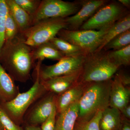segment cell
I'll return each instance as SVG.
<instances>
[{
    "label": "cell",
    "mask_w": 130,
    "mask_h": 130,
    "mask_svg": "<svg viewBox=\"0 0 130 130\" xmlns=\"http://www.w3.org/2000/svg\"><path fill=\"white\" fill-rule=\"evenodd\" d=\"M86 55L64 56L58 63L50 66L41 65L39 71L41 81L73 74L82 70Z\"/></svg>",
    "instance_id": "obj_9"
},
{
    "label": "cell",
    "mask_w": 130,
    "mask_h": 130,
    "mask_svg": "<svg viewBox=\"0 0 130 130\" xmlns=\"http://www.w3.org/2000/svg\"><path fill=\"white\" fill-rule=\"evenodd\" d=\"M129 30H130V13H128L109 28L103 36L100 46L95 52L102 51L109 41L122 32Z\"/></svg>",
    "instance_id": "obj_19"
},
{
    "label": "cell",
    "mask_w": 130,
    "mask_h": 130,
    "mask_svg": "<svg viewBox=\"0 0 130 130\" xmlns=\"http://www.w3.org/2000/svg\"><path fill=\"white\" fill-rule=\"evenodd\" d=\"M121 112L125 118H126L130 119V105H127V106L124 107L123 109L121 110Z\"/></svg>",
    "instance_id": "obj_31"
},
{
    "label": "cell",
    "mask_w": 130,
    "mask_h": 130,
    "mask_svg": "<svg viewBox=\"0 0 130 130\" xmlns=\"http://www.w3.org/2000/svg\"><path fill=\"white\" fill-rule=\"evenodd\" d=\"M121 130H130L129 124L127 122H125L121 126Z\"/></svg>",
    "instance_id": "obj_34"
},
{
    "label": "cell",
    "mask_w": 130,
    "mask_h": 130,
    "mask_svg": "<svg viewBox=\"0 0 130 130\" xmlns=\"http://www.w3.org/2000/svg\"><path fill=\"white\" fill-rule=\"evenodd\" d=\"M130 44V30H129L122 32L109 41L102 50L107 51L118 50Z\"/></svg>",
    "instance_id": "obj_22"
},
{
    "label": "cell",
    "mask_w": 130,
    "mask_h": 130,
    "mask_svg": "<svg viewBox=\"0 0 130 130\" xmlns=\"http://www.w3.org/2000/svg\"><path fill=\"white\" fill-rule=\"evenodd\" d=\"M85 86L86 84L78 82L65 92L56 95L55 106L57 115L73 103L79 101Z\"/></svg>",
    "instance_id": "obj_14"
},
{
    "label": "cell",
    "mask_w": 130,
    "mask_h": 130,
    "mask_svg": "<svg viewBox=\"0 0 130 130\" xmlns=\"http://www.w3.org/2000/svg\"><path fill=\"white\" fill-rule=\"evenodd\" d=\"M120 112L119 109L108 107L103 110L100 120L101 130H117L120 127Z\"/></svg>",
    "instance_id": "obj_20"
},
{
    "label": "cell",
    "mask_w": 130,
    "mask_h": 130,
    "mask_svg": "<svg viewBox=\"0 0 130 130\" xmlns=\"http://www.w3.org/2000/svg\"><path fill=\"white\" fill-rule=\"evenodd\" d=\"M8 12L5 0H0V51L5 42V22Z\"/></svg>",
    "instance_id": "obj_28"
},
{
    "label": "cell",
    "mask_w": 130,
    "mask_h": 130,
    "mask_svg": "<svg viewBox=\"0 0 130 130\" xmlns=\"http://www.w3.org/2000/svg\"><path fill=\"white\" fill-rule=\"evenodd\" d=\"M35 62L32 48L19 35L5 42L0 51V63L14 81L25 83L30 79Z\"/></svg>",
    "instance_id": "obj_1"
},
{
    "label": "cell",
    "mask_w": 130,
    "mask_h": 130,
    "mask_svg": "<svg viewBox=\"0 0 130 130\" xmlns=\"http://www.w3.org/2000/svg\"></svg>",
    "instance_id": "obj_35"
},
{
    "label": "cell",
    "mask_w": 130,
    "mask_h": 130,
    "mask_svg": "<svg viewBox=\"0 0 130 130\" xmlns=\"http://www.w3.org/2000/svg\"><path fill=\"white\" fill-rule=\"evenodd\" d=\"M42 63V61H38L35 68V83L29 90L20 93L9 101L0 102V107L18 125H23L24 117L30 107L47 92L41 84L39 77Z\"/></svg>",
    "instance_id": "obj_2"
},
{
    "label": "cell",
    "mask_w": 130,
    "mask_h": 130,
    "mask_svg": "<svg viewBox=\"0 0 130 130\" xmlns=\"http://www.w3.org/2000/svg\"><path fill=\"white\" fill-rule=\"evenodd\" d=\"M81 6L79 2L42 0L35 14L30 17L31 26L47 19L67 18L76 13Z\"/></svg>",
    "instance_id": "obj_7"
},
{
    "label": "cell",
    "mask_w": 130,
    "mask_h": 130,
    "mask_svg": "<svg viewBox=\"0 0 130 130\" xmlns=\"http://www.w3.org/2000/svg\"><path fill=\"white\" fill-rule=\"evenodd\" d=\"M102 111L97 112L89 119H78L75 123L74 130H101L100 122Z\"/></svg>",
    "instance_id": "obj_24"
},
{
    "label": "cell",
    "mask_w": 130,
    "mask_h": 130,
    "mask_svg": "<svg viewBox=\"0 0 130 130\" xmlns=\"http://www.w3.org/2000/svg\"><path fill=\"white\" fill-rule=\"evenodd\" d=\"M30 17L33 15L40 6L41 0H13Z\"/></svg>",
    "instance_id": "obj_27"
},
{
    "label": "cell",
    "mask_w": 130,
    "mask_h": 130,
    "mask_svg": "<svg viewBox=\"0 0 130 130\" xmlns=\"http://www.w3.org/2000/svg\"><path fill=\"white\" fill-rule=\"evenodd\" d=\"M56 96L53 93L47 92L40 98L26 113L24 125H41L51 114L55 105Z\"/></svg>",
    "instance_id": "obj_10"
},
{
    "label": "cell",
    "mask_w": 130,
    "mask_h": 130,
    "mask_svg": "<svg viewBox=\"0 0 130 130\" xmlns=\"http://www.w3.org/2000/svg\"><path fill=\"white\" fill-rule=\"evenodd\" d=\"M24 130H41L39 126H32L25 125Z\"/></svg>",
    "instance_id": "obj_32"
},
{
    "label": "cell",
    "mask_w": 130,
    "mask_h": 130,
    "mask_svg": "<svg viewBox=\"0 0 130 130\" xmlns=\"http://www.w3.org/2000/svg\"><path fill=\"white\" fill-rule=\"evenodd\" d=\"M130 91L122 83L117 74L112 80L109 97V106L120 111L128 105Z\"/></svg>",
    "instance_id": "obj_13"
},
{
    "label": "cell",
    "mask_w": 130,
    "mask_h": 130,
    "mask_svg": "<svg viewBox=\"0 0 130 130\" xmlns=\"http://www.w3.org/2000/svg\"><path fill=\"white\" fill-rule=\"evenodd\" d=\"M120 67L102 50L87 55L85 56L79 79L87 84L110 80Z\"/></svg>",
    "instance_id": "obj_4"
},
{
    "label": "cell",
    "mask_w": 130,
    "mask_h": 130,
    "mask_svg": "<svg viewBox=\"0 0 130 130\" xmlns=\"http://www.w3.org/2000/svg\"><path fill=\"white\" fill-rule=\"evenodd\" d=\"M57 115L55 105L48 118L41 125V130H54Z\"/></svg>",
    "instance_id": "obj_29"
},
{
    "label": "cell",
    "mask_w": 130,
    "mask_h": 130,
    "mask_svg": "<svg viewBox=\"0 0 130 130\" xmlns=\"http://www.w3.org/2000/svg\"><path fill=\"white\" fill-rule=\"evenodd\" d=\"M111 26L98 30L63 29L57 36L58 37L79 47L88 55L96 51L103 36Z\"/></svg>",
    "instance_id": "obj_6"
},
{
    "label": "cell",
    "mask_w": 130,
    "mask_h": 130,
    "mask_svg": "<svg viewBox=\"0 0 130 130\" xmlns=\"http://www.w3.org/2000/svg\"><path fill=\"white\" fill-rule=\"evenodd\" d=\"M112 80L87 83L78 101V119H89L109 106Z\"/></svg>",
    "instance_id": "obj_3"
},
{
    "label": "cell",
    "mask_w": 130,
    "mask_h": 130,
    "mask_svg": "<svg viewBox=\"0 0 130 130\" xmlns=\"http://www.w3.org/2000/svg\"><path fill=\"white\" fill-rule=\"evenodd\" d=\"M68 27L66 18L47 19L30 26L19 35L26 44L33 48L50 41L56 37L60 31L67 29Z\"/></svg>",
    "instance_id": "obj_5"
},
{
    "label": "cell",
    "mask_w": 130,
    "mask_h": 130,
    "mask_svg": "<svg viewBox=\"0 0 130 130\" xmlns=\"http://www.w3.org/2000/svg\"><path fill=\"white\" fill-rule=\"evenodd\" d=\"M118 1L120 3H121V5H123L125 7H130V0H118Z\"/></svg>",
    "instance_id": "obj_33"
},
{
    "label": "cell",
    "mask_w": 130,
    "mask_h": 130,
    "mask_svg": "<svg viewBox=\"0 0 130 130\" xmlns=\"http://www.w3.org/2000/svg\"><path fill=\"white\" fill-rule=\"evenodd\" d=\"M126 11L118 2L107 3L81 26L80 30H100L109 27L126 15Z\"/></svg>",
    "instance_id": "obj_8"
},
{
    "label": "cell",
    "mask_w": 130,
    "mask_h": 130,
    "mask_svg": "<svg viewBox=\"0 0 130 130\" xmlns=\"http://www.w3.org/2000/svg\"><path fill=\"white\" fill-rule=\"evenodd\" d=\"M0 130H24L21 126L16 124L0 107Z\"/></svg>",
    "instance_id": "obj_26"
},
{
    "label": "cell",
    "mask_w": 130,
    "mask_h": 130,
    "mask_svg": "<svg viewBox=\"0 0 130 130\" xmlns=\"http://www.w3.org/2000/svg\"><path fill=\"white\" fill-rule=\"evenodd\" d=\"M109 58L119 66H128L130 64V44L117 50L107 51Z\"/></svg>",
    "instance_id": "obj_23"
},
{
    "label": "cell",
    "mask_w": 130,
    "mask_h": 130,
    "mask_svg": "<svg viewBox=\"0 0 130 130\" xmlns=\"http://www.w3.org/2000/svg\"><path fill=\"white\" fill-rule=\"evenodd\" d=\"M19 93L18 86L0 63V102L9 101Z\"/></svg>",
    "instance_id": "obj_16"
},
{
    "label": "cell",
    "mask_w": 130,
    "mask_h": 130,
    "mask_svg": "<svg viewBox=\"0 0 130 130\" xmlns=\"http://www.w3.org/2000/svg\"><path fill=\"white\" fill-rule=\"evenodd\" d=\"M33 59L42 61L44 59L59 60L65 55L50 42L32 48Z\"/></svg>",
    "instance_id": "obj_18"
},
{
    "label": "cell",
    "mask_w": 130,
    "mask_h": 130,
    "mask_svg": "<svg viewBox=\"0 0 130 130\" xmlns=\"http://www.w3.org/2000/svg\"><path fill=\"white\" fill-rule=\"evenodd\" d=\"M8 11L11 15L18 26L19 33L31 26V18L13 0H5Z\"/></svg>",
    "instance_id": "obj_17"
},
{
    "label": "cell",
    "mask_w": 130,
    "mask_h": 130,
    "mask_svg": "<svg viewBox=\"0 0 130 130\" xmlns=\"http://www.w3.org/2000/svg\"><path fill=\"white\" fill-rule=\"evenodd\" d=\"M81 73L80 71L65 76L52 78L44 81L41 84L47 92L57 95L60 94L78 83Z\"/></svg>",
    "instance_id": "obj_12"
},
{
    "label": "cell",
    "mask_w": 130,
    "mask_h": 130,
    "mask_svg": "<svg viewBox=\"0 0 130 130\" xmlns=\"http://www.w3.org/2000/svg\"><path fill=\"white\" fill-rule=\"evenodd\" d=\"M19 34L18 26L11 15L8 11L5 22V42L13 40Z\"/></svg>",
    "instance_id": "obj_25"
},
{
    "label": "cell",
    "mask_w": 130,
    "mask_h": 130,
    "mask_svg": "<svg viewBox=\"0 0 130 130\" xmlns=\"http://www.w3.org/2000/svg\"><path fill=\"white\" fill-rule=\"evenodd\" d=\"M78 101L74 103L58 114L54 130H74L78 117Z\"/></svg>",
    "instance_id": "obj_15"
},
{
    "label": "cell",
    "mask_w": 130,
    "mask_h": 130,
    "mask_svg": "<svg viewBox=\"0 0 130 130\" xmlns=\"http://www.w3.org/2000/svg\"><path fill=\"white\" fill-rule=\"evenodd\" d=\"M120 79L122 83L126 86V85H129L130 83V77L128 75L123 73L117 74Z\"/></svg>",
    "instance_id": "obj_30"
},
{
    "label": "cell",
    "mask_w": 130,
    "mask_h": 130,
    "mask_svg": "<svg viewBox=\"0 0 130 130\" xmlns=\"http://www.w3.org/2000/svg\"><path fill=\"white\" fill-rule=\"evenodd\" d=\"M81 7L73 16L66 18L67 29L77 30L98 10L109 2L106 0H88L80 2Z\"/></svg>",
    "instance_id": "obj_11"
},
{
    "label": "cell",
    "mask_w": 130,
    "mask_h": 130,
    "mask_svg": "<svg viewBox=\"0 0 130 130\" xmlns=\"http://www.w3.org/2000/svg\"><path fill=\"white\" fill-rule=\"evenodd\" d=\"M65 56L87 55L83 50L74 44L58 37L54 38L50 41Z\"/></svg>",
    "instance_id": "obj_21"
}]
</instances>
